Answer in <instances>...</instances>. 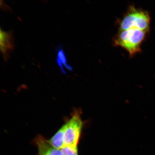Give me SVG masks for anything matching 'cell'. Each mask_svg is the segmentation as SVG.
I'll use <instances>...</instances> for the list:
<instances>
[{
	"label": "cell",
	"mask_w": 155,
	"mask_h": 155,
	"mask_svg": "<svg viewBox=\"0 0 155 155\" xmlns=\"http://www.w3.org/2000/svg\"><path fill=\"white\" fill-rule=\"evenodd\" d=\"M0 48L3 59L5 61H7L15 48L14 38L13 32L11 31H5L1 28Z\"/></svg>",
	"instance_id": "277c9868"
},
{
	"label": "cell",
	"mask_w": 155,
	"mask_h": 155,
	"mask_svg": "<svg viewBox=\"0 0 155 155\" xmlns=\"http://www.w3.org/2000/svg\"><path fill=\"white\" fill-rule=\"evenodd\" d=\"M65 129V124L48 140L50 144L54 148L61 150L64 146Z\"/></svg>",
	"instance_id": "8992f818"
},
{
	"label": "cell",
	"mask_w": 155,
	"mask_h": 155,
	"mask_svg": "<svg viewBox=\"0 0 155 155\" xmlns=\"http://www.w3.org/2000/svg\"></svg>",
	"instance_id": "ba28073f"
},
{
	"label": "cell",
	"mask_w": 155,
	"mask_h": 155,
	"mask_svg": "<svg viewBox=\"0 0 155 155\" xmlns=\"http://www.w3.org/2000/svg\"><path fill=\"white\" fill-rule=\"evenodd\" d=\"M65 124L64 146H77L83 126L82 120L78 112H75Z\"/></svg>",
	"instance_id": "3957f363"
},
{
	"label": "cell",
	"mask_w": 155,
	"mask_h": 155,
	"mask_svg": "<svg viewBox=\"0 0 155 155\" xmlns=\"http://www.w3.org/2000/svg\"><path fill=\"white\" fill-rule=\"evenodd\" d=\"M150 17L148 12L130 5L121 19L118 20L119 31L136 29L147 32L150 27Z\"/></svg>",
	"instance_id": "7a4b0ae2"
},
{
	"label": "cell",
	"mask_w": 155,
	"mask_h": 155,
	"mask_svg": "<svg viewBox=\"0 0 155 155\" xmlns=\"http://www.w3.org/2000/svg\"><path fill=\"white\" fill-rule=\"evenodd\" d=\"M57 53V62L58 66L61 69L62 72L66 74L64 68H66L68 70L71 71L73 68L71 66L68 64L67 58L66 57L62 45L60 44L56 48Z\"/></svg>",
	"instance_id": "5b68a950"
},
{
	"label": "cell",
	"mask_w": 155,
	"mask_h": 155,
	"mask_svg": "<svg viewBox=\"0 0 155 155\" xmlns=\"http://www.w3.org/2000/svg\"><path fill=\"white\" fill-rule=\"evenodd\" d=\"M61 150L63 155H78L77 146L67 145Z\"/></svg>",
	"instance_id": "52a82bcc"
},
{
	"label": "cell",
	"mask_w": 155,
	"mask_h": 155,
	"mask_svg": "<svg viewBox=\"0 0 155 155\" xmlns=\"http://www.w3.org/2000/svg\"><path fill=\"white\" fill-rule=\"evenodd\" d=\"M147 32L136 29L119 31L113 39V45L123 48L132 58L141 51Z\"/></svg>",
	"instance_id": "6da1fadb"
}]
</instances>
